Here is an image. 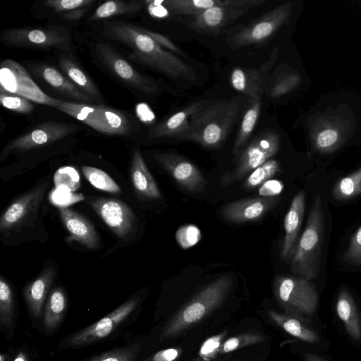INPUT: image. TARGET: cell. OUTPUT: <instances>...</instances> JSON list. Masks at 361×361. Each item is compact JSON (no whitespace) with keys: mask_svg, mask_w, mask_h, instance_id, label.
<instances>
[{"mask_svg":"<svg viewBox=\"0 0 361 361\" xmlns=\"http://www.w3.org/2000/svg\"><path fill=\"white\" fill-rule=\"evenodd\" d=\"M104 32L109 37L132 49L129 54L131 60L174 79L196 80V73L192 67L140 31L137 25L123 22H108L104 24Z\"/></svg>","mask_w":361,"mask_h":361,"instance_id":"6da1fadb","label":"cell"},{"mask_svg":"<svg viewBox=\"0 0 361 361\" xmlns=\"http://www.w3.org/2000/svg\"><path fill=\"white\" fill-rule=\"evenodd\" d=\"M240 109L234 99L213 101L192 116L188 128L176 139L195 142L209 149L216 148L226 139Z\"/></svg>","mask_w":361,"mask_h":361,"instance_id":"7a4b0ae2","label":"cell"},{"mask_svg":"<svg viewBox=\"0 0 361 361\" xmlns=\"http://www.w3.org/2000/svg\"><path fill=\"white\" fill-rule=\"evenodd\" d=\"M324 234V215L322 200L317 195L309 213L305 228L290 260V270L299 277L311 280L319 273Z\"/></svg>","mask_w":361,"mask_h":361,"instance_id":"3957f363","label":"cell"},{"mask_svg":"<svg viewBox=\"0 0 361 361\" xmlns=\"http://www.w3.org/2000/svg\"><path fill=\"white\" fill-rule=\"evenodd\" d=\"M232 285L233 278L228 274L209 283L168 323L160 334V340L171 338L202 319L221 302Z\"/></svg>","mask_w":361,"mask_h":361,"instance_id":"277c9868","label":"cell"},{"mask_svg":"<svg viewBox=\"0 0 361 361\" xmlns=\"http://www.w3.org/2000/svg\"><path fill=\"white\" fill-rule=\"evenodd\" d=\"M106 135H126L132 130L128 117L105 105H92L61 100L55 107Z\"/></svg>","mask_w":361,"mask_h":361,"instance_id":"5b68a950","label":"cell"},{"mask_svg":"<svg viewBox=\"0 0 361 361\" xmlns=\"http://www.w3.org/2000/svg\"><path fill=\"white\" fill-rule=\"evenodd\" d=\"M281 136L272 130L259 134L240 154L235 169L224 175L221 184L226 186L251 173L280 149Z\"/></svg>","mask_w":361,"mask_h":361,"instance_id":"8992f818","label":"cell"},{"mask_svg":"<svg viewBox=\"0 0 361 361\" xmlns=\"http://www.w3.org/2000/svg\"><path fill=\"white\" fill-rule=\"evenodd\" d=\"M70 39L68 30L61 26L18 27L4 30L1 35L4 44L18 48L65 49L68 47Z\"/></svg>","mask_w":361,"mask_h":361,"instance_id":"52a82bcc","label":"cell"},{"mask_svg":"<svg viewBox=\"0 0 361 361\" xmlns=\"http://www.w3.org/2000/svg\"><path fill=\"white\" fill-rule=\"evenodd\" d=\"M279 302L289 312L311 316L317 305V293L309 280L300 277L278 276L274 283Z\"/></svg>","mask_w":361,"mask_h":361,"instance_id":"ba28073f","label":"cell"},{"mask_svg":"<svg viewBox=\"0 0 361 361\" xmlns=\"http://www.w3.org/2000/svg\"><path fill=\"white\" fill-rule=\"evenodd\" d=\"M292 6L290 1L283 3L241 27L231 37V45L233 48H240L268 39L288 21Z\"/></svg>","mask_w":361,"mask_h":361,"instance_id":"9c48e42d","label":"cell"},{"mask_svg":"<svg viewBox=\"0 0 361 361\" xmlns=\"http://www.w3.org/2000/svg\"><path fill=\"white\" fill-rule=\"evenodd\" d=\"M267 0H222L219 6L193 17L188 25L200 32H217L235 21L250 9L264 4Z\"/></svg>","mask_w":361,"mask_h":361,"instance_id":"30bf717a","label":"cell"},{"mask_svg":"<svg viewBox=\"0 0 361 361\" xmlns=\"http://www.w3.org/2000/svg\"><path fill=\"white\" fill-rule=\"evenodd\" d=\"M78 127L72 123L54 121H44L31 130L10 141L2 149L0 160L10 154L32 150L46 146L76 132Z\"/></svg>","mask_w":361,"mask_h":361,"instance_id":"8fae6325","label":"cell"},{"mask_svg":"<svg viewBox=\"0 0 361 361\" xmlns=\"http://www.w3.org/2000/svg\"><path fill=\"white\" fill-rule=\"evenodd\" d=\"M0 88L54 108L61 101L45 94L25 68L12 59H6L1 63Z\"/></svg>","mask_w":361,"mask_h":361,"instance_id":"7c38bea8","label":"cell"},{"mask_svg":"<svg viewBox=\"0 0 361 361\" xmlns=\"http://www.w3.org/2000/svg\"><path fill=\"white\" fill-rule=\"evenodd\" d=\"M95 53L101 63L128 86L149 94L158 92L159 87L154 80L139 73L108 43H97Z\"/></svg>","mask_w":361,"mask_h":361,"instance_id":"4fadbf2b","label":"cell"},{"mask_svg":"<svg viewBox=\"0 0 361 361\" xmlns=\"http://www.w3.org/2000/svg\"><path fill=\"white\" fill-rule=\"evenodd\" d=\"M87 202L117 236L126 240L135 235L137 231L136 216L126 203L105 197H87Z\"/></svg>","mask_w":361,"mask_h":361,"instance_id":"5bb4252c","label":"cell"},{"mask_svg":"<svg viewBox=\"0 0 361 361\" xmlns=\"http://www.w3.org/2000/svg\"><path fill=\"white\" fill-rule=\"evenodd\" d=\"M139 301V297L127 300L99 321L69 336L63 346H84L106 338L133 312Z\"/></svg>","mask_w":361,"mask_h":361,"instance_id":"9a60e30c","label":"cell"},{"mask_svg":"<svg viewBox=\"0 0 361 361\" xmlns=\"http://www.w3.org/2000/svg\"><path fill=\"white\" fill-rule=\"evenodd\" d=\"M153 157L182 189L190 193L204 192L207 181L190 161L173 152H157Z\"/></svg>","mask_w":361,"mask_h":361,"instance_id":"2e32d148","label":"cell"},{"mask_svg":"<svg viewBox=\"0 0 361 361\" xmlns=\"http://www.w3.org/2000/svg\"><path fill=\"white\" fill-rule=\"evenodd\" d=\"M47 185V182L44 183L13 201L0 218V231L4 233L14 230L35 214Z\"/></svg>","mask_w":361,"mask_h":361,"instance_id":"e0dca14e","label":"cell"},{"mask_svg":"<svg viewBox=\"0 0 361 361\" xmlns=\"http://www.w3.org/2000/svg\"><path fill=\"white\" fill-rule=\"evenodd\" d=\"M279 50L275 47L269 59L259 68H235L230 76L232 87L250 98L261 97L269 75V72L278 57Z\"/></svg>","mask_w":361,"mask_h":361,"instance_id":"ac0fdd59","label":"cell"},{"mask_svg":"<svg viewBox=\"0 0 361 361\" xmlns=\"http://www.w3.org/2000/svg\"><path fill=\"white\" fill-rule=\"evenodd\" d=\"M274 197H254L231 202L221 208L220 214L227 221L241 224L264 216L277 202Z\"/></svg>","mask_w":361,"mask_h":361,"instance_id":"d6986e66","label":"cell"},{"mask_svg":"<svg viewBox=\"0 0 361 361\" xmlns=\"http://www.w3.org/2000/svg\"><path fill=\"white\" fill-rule=\"evenodd\" d=\"M212 102L201 99L190 104L151 128L148 132L149 138L173 137L176 139L188 128L192 116Z\"/></svg>","mask_w":361,"mask_h":361,"instance_id":"ffe728a7","label":"cell"},{"mask_svg":"<svg viewBox=\"0 0 361 361\" xmlns=\"http://www.w3.org/2000/svg\"><path fill=\"white\" fill-rule=\"evenodd\" d=\"M305 209V193L300 191L293 197L284 219L285 235L281 252L284 261H290L295 251Z\"/></svg>","mask_w":361,"mask_h":361,"instance_id":"44dd1931","label":"cell"},{"mask_svg":"<svg viewBox=\"0 0 361 361\" xmlns=\"http://www.w3.org/2000/svg\"><path fill=\"white\" fill-rule=\"evenodd\" d=\"M61 221L69 233L68 241H77L94 250L99 246V239L94 226L85 217L68 207L59 208Z\"/></svg>","mask_w":361,"mask_h":361,"instance_id":"7402d4cb","label":"cell"},{"mask_svg":"<svg viewBox=\"0 0 361 361\" xmlns=\"http://www.w3.org/2000/svg\"><path fill=\"white\" fill-rule=\"evenodd\" d=\"M130 178L136 195L142 200L161 198L159 189L139 149H135L130 163Z\"/></svg>","mask_w":361,"mask_h":361,"instance_id":"603a6c76","label":"cell"},{"mask_svg":"<svg viewBox=\"0 0 361 361\" xmlns=\"http://www.w3.org/2000/svg\"><path fill=\"white\" fill-rule=\"evenodd\" d=\"M56 274L53 267H47L24 289L23 295L27 306L31 315L35 319L40 316L44 302Z\"/></svg>","mask_w":361,"mask_h":361,"instance_id":"cb8c5ba5","label":"cell"},{"mask_svg":"<svg viewBox=\"0 0 361 361\" xmlns=\"http://www.w3.org/2000/svg\"><path fill=\"white\" fill-rule=\"evenodd\" d=\"M302 81L301 75L285 64L279 65L269 75L264 92L270 98H279L296 89Z\"/></svg>","mask_w":361,"mask_h":361,"instance_id":"d4e9b609","label":"cell"},{"mask_svg":"<svg viewBox=\"0 0 361 361\" xmlns=\"http://www.w3.org/2000/svg\"><path fill=\"white\" fill-rule=\"evenodd\" d=\"M39 74L53 89L59 93L75 100L77 103L92 104L91 97L83 94L68 78L57 69L49 66L39 68Z\"/></svg>","mask_w":361,"mask_h":361,"instance_id":"484cf974","label":"cell"},{"mask_svg":"<svg viewBox=\"0 0 361 361\" xmlns=\"http://www.w3.org/2000/svg\"><path fill=\"white\" fill-rule=\"evenodd\" d=\"M336 313L348 335L355 340L361 338V319L355 301L346 288L341 290L336 300Z\"/></svg>","mask_w":361,"mask_h":361,"instance_id":"4316f807","label":"cell"},{"mask_svg":"<svg viewBox=\"0 0 361 361\" xmlns=\"http://www.w3.org/2000/svg\"><path fill=\"white\" fill-rule=\"evenodd\" d=\"M59 65L66 78L83 94L93 100L101 99V93L95 83L71 58L63 54L61 55Z\"/></svg>","mask_w":361,"mask_h":361,"instance_id":"83f0119b","label":"cell"},{"mask_svg":"<svg viewBox=\"0 0 361 361\" xmlns=\"http://www.w3.org/2000/svg\"><path fill=\"white\" fill-rule=\"evenodd\" d=\"M67 308V298L63 290L57 287L50 293L45 307L43 323L49 332L61 324Z\"/></svg>","mask_w":361,"mask_h":361,"instance_id":"f1b7e54d","label":"cell"},{"mask_svg":"<svg viewBox=\"0 0 361 361\" xmlns=\"http://www.w3.org/2000/svg\"><path fill=\"white\" fill-rule=\"evenodd\" d=\"M260 109L261 97H254L250 98V102L243 115L233 145V154L234 155H238L242 152L244 145L246 144L254 130L259 118Z\"/></svg>","mask_w":361,"mask_h":361,"instance_id":"f546056e","label":"cell"},{"mask_svg":"<svg viewBox=\"0 0 361 361\" xmlns=\"http://www.w3.org/2000/svg\"><path fill=\"white\" fill-rule=\"evenodd\" d=\"M269 317L288 334L309 343H317L320 338L317 331L296 318L269 312Z\"/></svg>","mask_w":361,"mask_h":361,"instance_id":"4dcf8cb0","label":"cell"},{"mask_svg":"<svg viewBox=\"0 0 361 361\" xmlns=\"http://www.w3.org/2000/svg\"><path fill=\"white\" fill-rule=\"evenodd\" d=\"M221 2L222 0H165L161 3L174 14L195 17Z\"/></svg>","mask_w":361,"mask_h":361,"instance_id":"1f68e13d","label":"cell"},{"mask_svg":"<svg viewBox=\"0 0 361 361\" xmlns=\"http://www.w3.org/2000/svg\"><path fill=\"white\" fill-rule=\"evenodd\" d=\"M142 8L141 1H107L94 11L90 20H102L123 14H133L139 12Z\"/></svg>","mask_w":361,"mask_h":361,"instance_id":"d6a6232c","label":"cell"},{"mask_svg":"<svg viewBox=\"0 0 361 361\" xmlns=\"http://www.w3.org/2000/svg\"><path fill=\"white\" fill-rule=\"evenodd\" d=\"M15 305L13 290L3 278L0 279V324L5 329L13 328Z\"/></svg>","mask_w":361,"mask_h":361,"instance_id":"836d02e7","label":"cell"},{"mask_svg":"<svg viewBox=\"0 0 361 361\" xmlns=\"http://www.w3.org/2000/svg\"><path fill=\"white\" fill-rule=\"evenodd\" d=\"M81 170L88 182L97 189L111 193L121 192L119 185L103 170L89 166H82Z\"/></svg>","mask_w":361,"mask_h":361,"instance_id":"e575fe53","label":"cell"},{"mask_svg":"<svg viewBox=\"0 0 361 361\" xmlns=\"http://www.w3.org/2000/svg\"><path fill=\"white\" fill-rule=\"evenodd\" d=\"M280 169L279 163L275 159H270L249 174L243 183V188L247 190H252L260 187L279 173Z\"/></svg>","mask_w":361,"mask_h":361,"instance_id":"d590c367","label":"cell"},{"mask_svg":"<svg viewBox=\"0 0 361 361\" xmlns=\"http://www.w3.org/2000/svg\"><path fill=\"white\" fill-rule=\"evenodd\" d=\"M361 193V167L341 179L333 189V196L338 200H348Z\"/></svg>","mask_w":361,"mask_h":361,"instance_id":"8d00e7d4","label":"cell"},{"mask_svg":"<svg viewBox=\"0 0 361 361\" xmlns=\"http://www.w3.org/2000/svg\"><path fill=\"white\" fill-rule=\"evenodd\" d=\"M0 103L4 108L20 114H29L34 109V105L28 99L1 88Z\"/></svg>","mask_w":361,"mask_h":361,"instance_id":"74e56055","label":"cell"},{"mask_svg":"<svg viewBox=\"0 0 361 361\" xmlns=\"http://www.w3.org/2000/svg\"><path fill=\"white\" fill-rule=\"evenodd\" d=\"M340 140L339 130L333 126H326L317 133L314 143L318 150L325 152L335 149Z\"/></svg>","mask_w":361,"mask_h":361,"instance_id":"f35d334b","label":"cell"},{"mask_svg":"<svg viewBox=\"0 0 361 361\" xmlns=\"http://www.w3.org/2000/svg\"><path fill=\"white\" fill-rule=\"evenodd\" d=\"M140 349L139 345L119 348L82 361H135Z\"/></svg>","mask_w":361,"mask_h":361,"instance_id":"ab89813d","label":"cell"},{"mask_svg":"<svg viewBox=\"0 0 361 361\" xmlns=\"http://www.w3.org/2000/svg\"><path fill=\"white\" fill-rule=\"evenodd\" d=\"M79 176L77 171L70 166L59 169L54 177L57 188L65 187L68 190H74L79 186Z\"/></svg>","mask_w":361,"mask_h":361,"instance_id":"60d3db41","label":"cell"},{"mask_svg":"<svg viewBox=\"0 0 361 361\" xmlns=\"http://www.w3.org/2000/svg\"><path fill=\"white\" fill-rule=\"evenodd\" d=\"M94 0H47L43 4L56 13H64L75 9L88 7Z\"/></svg>","mask_w":361,"mask_h":361,"instance_id":"b9f144b4","label":"cell"},{"mask_svg":"<svg viewBox=\"0 0 361 361\" xmlns=\"http://www.w3.org/2000/svg\"><path fill=\"white\" fill-rule=\"evenodd\" d=\"M343 258L350 263L361 264V226L351 238Z\"/></svg>","mask_w":361,"mask_h":361,"instance_id":"7bdbcfd3","label":"cell"},{"mask_svg":"<svg viewBox=\"0 0 361 361\" xmlns=\"http://www.w3.org/2000/svg\"><path fill=\"white\" fill-rule=\"evenodd\" d=\"M138 27L140 30V31H142L143 33H145V35L149 36L150 38H152L154 41H155L157 44H159L163 48L166 49V50L170 51L171 52L173 53L174 54H178V55L186 57L185 52L183 51H182L177 45H176L167 37H166L164 35H161L159 32H154V31L145 29V28L140 27V26H138Z\"/></svg>","mask_w":361,"mask_h":361,"instance_id":"ee69618b","label":"cell"},{"mask_svg":"<svg viewBox=\"0 0 361 361\" xmlns=\"http://www.w3.org/2000/svg\"><path fill=\"white\" fill-rule=\"evenodd\" d=\"M82 194H73L68 189H60L58 188L51 194V202L59 207H67L72 203L83 200Z\"/></svg>","mask_w":361,"mask_h":361,"instance_id":"f6af8a7d","label":"cell"},{"mask_svg":"<svg viewBox=\"0 0 361 361\" xmlns=\"http://www.w3.org/2000/svg\"><path fill=\"white\" fill-rule=\"evenodd\" d=\"M260 339L261 338L257 336L253 335H244L239 337L231 338L224 343L220 351L222 353L231 352L247 344L255 343Z\"/></svg>","mask_w":361,"mask_h":361,"instance_id":"bcb514c9","label":"cell"},{"mask_svg":"<svg viewBox=\"0 0 361 361\" xmlns=\"http://www.w3.org/2000/svg\"><path fill=\"white\" fill-rule=\"evenodd\" d=\"M283 189V183L277 180H269L259 189V194L264 197H274L279 195Z\"/></svg>","mask_w":361,"mask_h":361,"instance_id":"7dc6e473","label":"cell"},{"mask_svg":"<svg viewBox=\"0 0 361 361\" xmlns=\"http://www.w3.org/2000/svg\"><path fill=\"white\" fill-rule=\"evenodd\" d=\"M178 356V351L177 349L169 348L158 351L145 361H174Z\"/></svg>","mask_w":361,"mask_h":361,"instance_id":"c3c4849f","label":"cell"},{"mask_svg":"<svg viewBox=\"0 0 361 361\" xmlns=\"http://www.w3.org/2000/svg\"><path fill=\"white\" fill-rule=\"evenodd\" d=\"M221 336H215L207 339L200 348L202 356H209L214 353L220 345Z\"/></svg>","mask_w":361,"mask_h":361,"instance_id":"681fc988","label":"cell"},{"mask_svg":"<svg viewBox=\"0 0 361 361\" xmlns=\"http://www.w3.org/2000/svg\"><path fill=\"white\" fill-rule=\"evenodd\" d=\"M89 7V6H88ZM88 7L75 9L71 11L59 13V16L68 20H76L82 18L89 10Z\"/></svg>","mask_w":361,"mask_h":361,"instance_id":"f907efd6","label":"cell"},{"mask_svg":"<svg viewBox=\"0 0 361 361\" xmlns=\"http://www.w3.org/2000/svg\"><path fill=\"white\" fill-rule=\"evenodd\" d=\"M304 359L305 361H326L322 357L312 353H305Z\"/></svg>","mask_w":361,"mask_h":361,"instance_id":"816d5d0a","label":"cell"},{"mask_svg":"<svg viewBox=\"0 0 361 361\" xmlns=\"http://www.w3.org/2000/svg\"><path fill=\"white\" fill-rule=\"evenodd\" d=\"M13 361H28L26 355L23 353L20 352L16 357Z\"/></svg>","mask_w":361,"mask_h":361,"instance_id":"f5cc1de1","label":"cell"}]
</instances>
